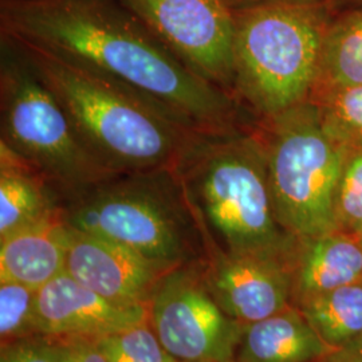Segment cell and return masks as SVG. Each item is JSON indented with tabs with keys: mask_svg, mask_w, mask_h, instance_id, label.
Wrapping results in <instances>:
<instances>
[{
	"mask_svg": "<svg viewBox=\"0 0 362 362\" xmlns=\"http://www.w3.org/2000/svg\"><path fill=\"white\" fill-rule=\"evenodd\" d=\"M0 33L129 88L200 133L243 127L235 97L184 65L119 0H0Z\"/></svg>",
	"mask_w": 362,
	"mask_h": 362,
	"instance_id": "6da1fadb",
	"label": "cell"
},
{
	"mask_svg": "<svg viewBox=\"0 0 362 362\" xmlns=\"http://www.w3.org/2000/svg\"><path fill=\"white\" fill-rule=\"evenodd\" d=\"M332 0L233 10V97L266 119L309 101L318 79Z\"/></svg>",
	"mask_w": 362,
	"mask_h": 362,
	"instance_id": "277c9868",
	"label": "cell"
},
{
	"mask_svg": "<svg viewBox=\"0 0 362 362\" xmlns=\"http://www.w3.org/2000/svg\"><path fill=\"white\" fill-rule=\"evenodd\" d=\"M293 305L362 281V242L356 233L334 230L297 238L291 259Z\"/></svg>",
	"mask_w": 362,
	"mask_h": 362,
	"instance_id": "4fadbf2b",
	"label": "cell"
},
{
	"mask_svg": "<svg viewBox=\"0 0 362 362\" xmlns=\"http://www.w3.org/2000/svg\"><path fill=\"white\" fill-rule=\"evenodd\" d=\"M37 291L16 282H0L1 344L38 336Z\"/></svg>",
	"mask_w": 362,
	"mask_h": 362,
	"instance_id": "44dd1931",
	"label": "cell"
},
{
	"mask_svg": "<svg viewBox=\"0 0 362 362\" xmlns=\"http://www.w3.org/2000/svg\"><path fill=\"white\" fill-rule=\"evenodd\" d=\"M258 132L279 224L296 238L338 230L337 187L348 152L326 133L314 103L260 119Z\"/></svg>",
	"mask_w": 362,
	"mask_h": 362,
	"instance_id": "52a82bcc",
	"label": "cell"
},
{
	"mask_svg": "<svg viewBox=\"0 0 362 362\" xmlns=\"http://www.w3.org/2000/svg\"><path fill=\"white\" fill-rule=\"evenodd\" d=\"M0 47V141L38 169L62 204L117 176L82 141L23 52L3 37Z\"/></svg>",
	"mask_w": 362,
	"mask_h": 362,
	"instance_id": "8992f818",
	"label": "cell"
},
{
	"mask_svg": "<svg viewBox=\"0 0 362 362\" xmlns=\"http://www.w3.org/2000/svg\"><path fill=\"white\" fill-rule=\"evenodd\" d=\"M204 260L161 276L146 303V320L177 361L235 362L246 324L228 317L209 294Z\"/></svg>",
	"mask_w": 362,
	"mask_h": 362,
	"instance_id": "ba28073f",
	"label": "cell"
},
{
	"mask_svg": "<svg viewBox=\"0 0 362 362\" xmlns=\"http://www.w3.org/2000/svg\"><path fill=\"white\" fill-rule=\"evenodd\" d=\"M296 308L332 349L362 337V281L310 298Z\"/></svg>",
	"mask_w": 362,
	"mask_h": 362,
	"instance_id": "ac0fdd59",
	"label": "cell"
},
{
	"mask_svg": "<svg viewBox=\"0 0 362 362\" xmlns=\"http://www.w3.org/2000/svg\"><path fill=\"white\" fill-rule=\"evenodd\" d=\"M317 362H362V337L345 346L330 350Z\"/></svg>",
	"mask_w": 362,
	"mask_h": 362,
	"instance_id": "d4e9b609",
	"label": "cell"
},
{
	"mask_svg": "<svg viewBox=\"0 0 362 362\" xmlns=\"http://www.w3.org/2000/svg\"><path fill=\"white\" fill-rule=\"evenodd\" d=\"M358 83H362V3L346 13L334 16L325 38L313 95Z\"/></svg>",
	"mask_w": 362,
	"mask_h": 362,
	"instance_id": "e0dca14e",
	"label": "cell"
},
{
	"mask_svg": "<svg viewBox=\"0 0 362 362\" xmlns=\"http://www.w3.org/2000/svg\"><path fill=\"white\" fill-rule=\"evenodd\" d=\"M69 228L65 272L109 300L146 306L161 276L172 270L115 240Z\"/></svg>",
	"mask_w": 362,
	"mask_h": 362,
	"instance_id": "8fae6325",
	"label": "cell"
},
{
	"mask_svg": "<svg viewBox=\"0 0 362 362\" xmlns=\"http://www.w3.org/2000/svg\"><path fill=\"white\" fill-rule=\"evenodd\" d=\"M310 100L334 143L348 153L362 151V83L320 91Z\"/></svg>",
	"mask_w": 362,
	"mask_h": 362,
	"instance_id": "d6986e66",
	"label": "cell"
},
{
	"mask_svg": "<svg viewBox=\"0 0 362 362\" xmlns=\"http://www.w3.org/2000/svg\"><path fill=\"white\" fill-rule=\"evenodd\" d=\"M208 291L228 317L252 324L293 305L291 262L218 250L203 263Z\"/></svg>",
	"mask_w": 362,
	"mask_h": 362,
	"instance_id": "30bf717a",
	"label": "cell"
},
{
	"mask_svg": "<svg viewBox=\"0 0 362 362\" xmlns=\"http://www.w3.org/2000/svg\"><path fill=\"white\" fill-rule=\"evenodd\" d=\"M177 170L207 236L209 252L291 262L297 238L276 219L258 129L243 125L200 133Z\"/></svg>",
	"mask_w": 362,
	"mask_h": 362,
	"instance_id": "3957f363",
	"label": "cell"
},
{
	"mask_svg": "<svg viewBox=\"0 0 362 362\" xmlns=\"http://www.w3.org/2000/svg\"><path fill=\"white\" fill-rule=\"evenodd\" d=\"M177 362H184V361H177Z\"/></svg>",
	"mask_w": 362,
	"mask_h": 362,
	"instance_id": "f1b7e54d",
	"label": "cell"
},
{
	"mask_svg": "<svg viewBox=\"0 0 362 362\" xmlns=\"http://www.w3.org/2000/svg\"><path fill=\"white\" fill-rule=\"evenodd\" d=\"M64 341L54 337H27L1 344L0 362H62Z\"/></svg>",
	"mask_w": 362,
	"mask_h": 362,
	"instance_id": "603a6c76",
	"label": "cell"
},
{
	"mask_svg": "<svg viewBox=\"0 0 362 362\" xmlns=\"http://www.w3.org/2000/svg\"><path fill=\"white\" fill-rule=\"evenodd\" d=\"M337 228L356 233L362 226V151L349 152L337 187Z\"/></svg>",
	"mask_w": 362,
	"mask_h": 362,
	"instance_id": "7402d4cb",
	"label": "cell"
},
{
	"mask_svg": "<svg viewBox=\"0 0 362 362\" xmlns=\"http://www.w3.org/2000/svg\"><path fill=\"white\" fill-rule=\"evenodd\" d=\"M281 1H309V0H224V3L231 10H242L254 6L270 4V3H281Z\"/></svg>",
	"mask_w": 362,
	"mask_h": 362,
	"instance_id": "484cf974",
	"label": "cell"
},
{
	"mask_svg": "<svg viewBox=\"0 0 362 362\" xmlns=\"http://www.w3.org/2000/svg\"><path fill=\"white\" fill-rule=\"evenodd\" d=\"M109 362H177L145 320L98 339Z\"/></svg>",
	"mask_w": 362,
	"mask_h": 362,
	"instance_id": "ffe728a7",
	"label": "cell"
},
{
	"mask_svg": "<svg viewBox=\"0 0 362 362\" xmlns=\"http://www.w3.org/2000/svg\"><path fill=\"white\" fill-rule=\"evenodd\" d=\"M64 341L62 362H109L98 339L71 338Z\"/></svg>",
	"mask_w": 362,
	"mask_h": 362,
	"instance_id": "cb8c5ba5",
	"label": "cell"
},
{
	"mask_svg": "<svg viewBox=\"0 0 362 362\" xmlns=\"http://www.w3.org/2000/svg\"><path fill=\"white\" fill-rule=\"evenodd\" d=\"M329 348L296 306L245 326L235 362H317Z\"/></svg>",
	"mask_w": 362,
	"mask_h": 362,
	"instance_id": "9a60e30c",
	"label": "cell"
},
{
	"mask_svg": "<svg viewBox=\"0 0 362 362\" xmlns=\"http://www.w3.org/2000/svg\"><path fill=\"white\" fill-rule=\"evenodd\" d=\"M184 65L233 95L235 16L224 0H119Z\"/></svg>",
	"mask_w": 362,
	"mask_h": 362,
	"instance_id": "9c48e42d",
	"label": "cell"
},
{
	"mask_svg": "<svg viewBox=\"0 0 362 362\" xmlns=\"http://www.w3.org/2000/svg\"><path fill=\"white\" fill-rule=\"evenodd\" d=\"M37 318L39 334L100 339L144 322L146 306L109 300L65 272L37 291Z\"/></svg>",
	"mask_w": 362,
	"mask_h": 362,
	"instance_id": "7c38bea8",
	"label": "cell"
},
{
	"mask_svg": "<svg viewBox=\"0 0 362 362\" xmlns=\"http://www.w3.org/2000/svg\"><path fill=\"white\" fill-rule=\"evenodd\" d=\"M356 235H357V236H358V239H360V240H361V242H362V226H361V227H360V230H358V231H357V233H356Z\"/></svg>",
	"mask_w": 362,
	"mask_h": 362,
	"instance_id": "83f0119b",
	"label": "cell"
},
{
	"mask_svg": "<svg viewBox=\"0 0 362 362\" xmlns=\"http://www.w3.org/2000/svg\"><path fill=\"white\" fill-rule=\"evenodd\" d=\"M344 1H348V3H353V4H361L362 0H344Z\"/></svg>",
	"mask_w": 362,
	"mask_h": 362,
	"instance_id": "4316f807",
	"label": "cell"
},
{
	"mask_svg": "<svg viewBox=\"0 0 362 362\" xmlns=\"http://www.w3.org/2000/svg\"><path fill=\"white\" fill-rule=\"evenodd\" d=\"M8 40L57 95L91 153L118 175L179 168L200 134L124 85L52 52Z\"/></svg>",
	"mask_w": 362,
	"mask_h": 362,
	"instance_id": "7a4b0ae2",
	"label": "cell"
},
{
	"mask_svg": "<svg viewBox=\"0 0 362 362\" xmlns=\"http://www.w3.org/2000/svg\"><path fill=\"white\" fill-rule=\"evenodd\" d=\"M69 231L62 206L47 218L0 239V282L39 290L65 272Z\"/></svg>",
	"mask_w": 362,
	"mask_h": 362,
	"instance_id": "5bb4252c",
	"label": "cell"
},
{
	"mask_svg": "<svg viewBox=\"0 0 362 362\" xmlns=\"http://www.w3.org/2000/svg\"><path fill=\"white\" fill-rule=\"evenodd\" d=\"M62 207L49 180L26 158L0 141V239Z\"/></svg>",
	"mask_w": 362,
	"mask_h": 362,
	"instance_id": "2e32d148",
	"label": "cell"
},
{
	"mask_svg": "<svg viewBox=\"0 0 362 362\" xmlns=\"http://www.w3.org/2000/svg\"><path fill=\"white\" fill-rule=\"evenodd\" d=\"M62 206L70 227L129 247L167 269L209 255L177 168L121 173Z\"/></svg>",
	"mask_w": 362,
	"mask_h": 362,
	"instance_id": "5b68a950",
	"label": "cell"
}]
</instances>
